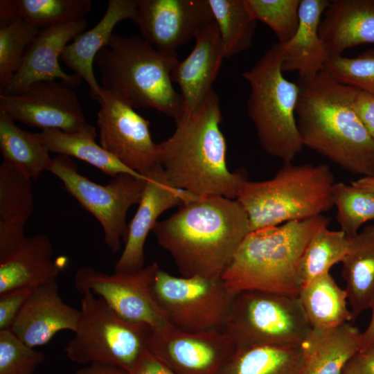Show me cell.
Here are the masks:
<instances>
[{
	"instance_id": "9",
	"label": "cell",
	"mask_w": 374,
	"mask_h": 374,
	"mask_svg": "<svg viewBox=\"0 0 374 374\" xmlns=\"http://www.w3.org/2000/svg\"><path fill=\"white\" fill-rule=\"evenodd\" d=\"M311 328L298 295L247 290L235 294L222 330L235 347L298 346Z\"/></svg>"
},
{
	"instance_id": "24",
	"label": "cell",
	"mask_w": 374,
	"mask_h": 374,
	"mask_svg": "<svg viewBox=\"0 0 374 374\" xmlns=\"http://www.w3.org/2000/svg\"><path fill=\"white\" fill-rule=\"evenodd\" d=\"M329 0H301L299 24L292 39L281 48L283 72L298 71L308 79L324 70L328 60L319 26Z\"/></svg>"
},
{
	"instance_id": "30",
	"label": "cell",
	"mask_w": 374,
	"mask_h": 374,
	"mask_svg": "<svg viewBox=\"0 0 374 374\" xmlns=\"http://www.w3.org/2000/svg\"><path fill=\"white\" fill-rule=\"evenodd\" d=\"M298 296L312 328H334L352 321L346 290L330 272L303 285Z\"/></svg>"
},
{
	"instance_id": "39",
	"label": "cell",
	"mask_w": 374,
	"mask_h": 374,
	"mask_svg": "<svg viewBox=\"0 0 374 374\" xmlns=\"http://www.w3.org/2000/svg\"><path fill=\"white\" fill-rule=\"evenodd\" d=\"M42 352L23 342L11 330H0V374H34Z\"/></svg>"
},
{
	"instance_id": "6",
	"label": "cell",
	"mask_w": 374,
	"mask_h": 374,
	"mask_svg": "<svg viewBox=\"0 0 374 374\" xmlns=\"http://www.w3.org/2000/svg\"><path fill=\"white\" fill-rule=\"evenodd\" d=\"M335 184L326 164L284 163L269 179L246 180L235 199L248 216L251 232L322 215L333 206Z\"/></svg>"
},
{
	"instance_id": "37",
	"label": "cell",
	"mask_w": 374,
	"mask_h": 374,
	"mask_svg": "<svg viewBox=\"0 0 374 374\" xmlns=\"http://www.w3.org/2000/svg\"><path fill=\"white\" fill-rule=\"evenodd\" d=\"M245 3L252 17L272 30L280 45L292 39L299 24L301 0H245Z\"/></svg>"
},
{
	"instance_id": "13",
	"label": "cell",
	"mask_w": 374,
	"mask_h": 374,
	"mask_svg": "<svg viewBox=\"0 0 374 374\" xmlns=\"http://www.w3.org/2000/svg\"><path fill=\"white\" fill-rule=\"evenodd\" d=\"M159 268L158 264L153 262L135 272L108 274L85 267L76 271L75 287L81 294L88 290L99 296L123 319L147 324L153 330L168 323L151 293Z\"/></svg>"
},
{
	"instance_id": "26",
	"label": "cell",
	"mask_w": 374,
	"mask_h": 374,
	"mask_svg": "<svg viewBox=\"0 0 374 374\" xmlns=\"http://www.w3.org/2000/svg\"><path fill=\"white\" fill-rule=\"evenodd\" d=\"M34 209L33 180L2 162L0 166V258L26 238L24 227Z\"/></svg>"
},
{
	"instance_id": "11",
	"label": "cell",
	"mask_w": 374,
	"mask_h": 374,
	"mask_svg": "<svg viewBox=\"0 0 374 374\" xmlns=\"http://www.w3.org/2000/svg\"><path fill=\"white\" fill-rule=\"evenodd\" d=\"M151 293L168 323L190 332L222 330L235 296L221 278L177 277L160 267L154 275Z\"/></svg>"
},
{
	"instance_id": "40",
	"label": "cell",
	"mask_w": 374,
	"mask_h": 374,
	"mask_svg": "<svg viewBox=\"0 0 374 374\" xmlns=\"http://www.w3.org/2000/svg\"><path fill=\"white\" fill-rule=\"evenodd\" d=\"M35 287H19L0 294V330L11 328Z\"/></svg>"
},
{
	"instance_id": "8",
	"label": "cell",
	"mask_w": 374,
	"mask_h": 374,
	"mask_svg": "<svg viewBox=\"0 0 374 374\" xmlns=\"http://www.w3.org/2000/svg\"><path fill=\"white\" fill-rule=\"evenodd\" d=\"M82 295L78 326L64 348L67 357L78 364H107L129 373L147 348L152 328L123 319L90 291Z\"/></svg>"
},
{
	"instance_id": "1",
	"label": "cell",
	"mask_w": 374,
	"mask_h": 374,
	"mask_svg": "<svg viewBox=\"0 0 374 374\" xmlns=\"http://www.w3.org/2000/svg\"><path fill=\"white\" fill-rule=\"evenodd\" d=\"M152 232L181 276L220 278L250 227L236 199L195 196L158 221Z\"/></svg>"
},
{
	"instance_id": "19",
	"label": "cell",
	"mask_w": 374,
	"mask_h": 374,
	"mask_svg": "<svg viewBox=\"0 0 374 374\" xmlns=\"http://www.w3.org/2000/svg\"><path fill=\"white\" fill-rule=\"evenodd\" d=\"M195 41L191 52L185 59L178 61L172 72V82L178 84L183 101L181 119L199 109L213 89L212 85L225 58L215 21L203 28Z\"/></svg>"
},
{
	"instance_id": "44",
	"label": "cell",
	"mask_w": 374,
	"mask_h": 374,
	"mask_svg": "<svg viewBox=\"0 0 374 374\" xmlns=\"http://www.w3.org/2000/svg\"><path fill=\"white\" fill-rule=\"evenodd\" d=\"M73 374H128V372L116 366L92 363L77 370Z\"/></svg>"
},
{
	"instance_id": "46",
	"label": "cell",
	"mask_w": 374,
	"mask_h": 374,
	"mask_svg": "<svg viewBox=\"0 0 374 374\" xmlns=\"http://www.w3.org/2000/svg\"><path fill=\"white\" fill-rule=\"evenodd\" d=\"M372 314L366 329L362 334V346L360 351L368 349L374 344V303L371 308Z\"/></svg>"
},
{
	"instance_id": "10",
	"label": "cell",
	"mask_w": 374,
	"mask_h": 374,
	"mask_svg": "<svg viewBox=\"0 0 374 374\" xmlns=\"http://www.w3.org/2000/svg\"><path fill=\"white\" fill-rule=\"evenodd\" d=\"M49 172L99 222L105 243L116 253L127 233V211L133 205L139 204L145 177L123 173L113 177L107 184L101 185L80 174L70 157L63 154L53 159Z\"/></svg>"
},
{
	"instance_id": "15",
	"label": "cell",
	"mask_w": 374,
	"mask_h": 374,
	"mask_svg": "<svg viewBox=\"0 0 374 374\" xmlns=\"http://www.w3.org/2000/svg\"><path fill=\"white\" fill-rule=\"evenodd\" d=\"M147 348L176 374H219L236 347L221 330L190 332L168 323L152 330Z\"/></svg>"
},
{
	"instance_id": "23",
	"label": "cell",
	"mask_w": 374,
	"mask_h": 374,
	"mask_svg": "<svg viewBox=\"0 0 374 374\" xmlns=\"http://www.w3.org/2000/svg\"><path fill=\"white\" fill-rule=\"evenodd\" d=\"M53 256V244L48 236L26 237L18 247L0 258V294L55 281L60 268Z\"/></svg>"
},
{
	"instance_id": "22",
	"label": "cell",
	"mask_w": 374,
	"mask_h": 374,
	"mask_svg": "<svg viewBox=\"0 0 374 374\" xmlns=\"http://www.w3.org/2000/svg\"><path fill=\"white\" fill-rule=\"evenodd\" d=\"M323 15L319 33L328 59L374 44V0H331Z\"/></svg>"
},
{
	"instance_id": "2",
	"label": "cell",
	"mask_w": 374,
	"mask_h": 374,
	"mask_svg": "<svg viewBox=\"0 0 374 374\" xmlns=\"http://www.w3.org/2000/svg\"><path fill=\"white\" fill-rule=\"evenodd\" d=\"M296 118L303 147L351 173L374 177V139L353 108L359 89L324 70L300 79Z\"/></svg>"
},
{
	"instance_id": "48",
	"label": "cell",
	"mask_w": 374,
	"mask_h": 374,
	"mask_svg": "<svg viewBox=\"0 0 374 374\" xmlns=\"http://www.w3.org/2000/svg\"><path fill=\"white\" fill-rule=\"evenodd\" d=\"M373 346H374V344Z\"/></svg>"
},
{
	"instance_id": "35",
	"label": "cell",
	"mask_w": 374,
	"mask_h": 374,
	"mask_svg": "<svg viewBox=\"0 0 374 374\" xmlns=\"http://www.w3.org/2000/svg\"><path fill=\"white\" fill-rule=\"evenodd\" d=\"M332 204L337 209L340 230L348 237L359 232L366 222L374 220V193L343 182L332 188Z\"/></svg>"
},
{
	"instance_id": "16",
	"label": "cell",
	"mask_w": 374,
	"mask_h": 374,
	"mask_svg": "<svg viewBox=\"0 0 374 374\" xmlns=\"http://www.w3.org/2000/svg\"><path fill=\"white\" fill-rule=\"evenodd\" d=\"M141 37L157 50L177 53L214 22L208 0H136Z\"/></svg>"
},
{
	"instance_id": "41",
	"label": "cell",
	"mask_w": 374,
	"mask_h": 374,
	"mask_svg": "<svg viewBox=\"0 0 374 374\" xmlns=\"http://www.w3.org/2000/svg\"><path fill=\"white\" fill-rule=\"evenodd\" d=\"M353 108L370 135L374 139V96L358 90Z\"/></svg>"
},
{
	"instance_id": "43",
	"label": "cell",
	"mask_w": 374,
	"mask_h": 374,
	"mask_svg": "<svg viewBox=\"0 0 374 374\" xmlns=\"http://www.w3.org/2000/svg\"><path fill=\"white\" fill-rule=\"evenodd\" d=\"M341 374H374V346L353 356Z\"/></svg>"
},
{
	"instance_id": "5",
	"label": "cell",
	"mask_w": 374,
	"mask_h": 374,
	"mask_svg": "<svg viewBox=\"0 0 374 374\" xmlns=\"http://www.w3.org/2000/svg\"><path fill=\"white\" fill-rule=\"evenodd\" d=\"M178 61L177 53L160 51L141 36L117 34L94 60L103 89L121 96L135 109H154L175 123L184 112L172 80Z\"/></svg>"
},
{
	"instance_id": "29",
	"label": "cell",
	"mask_w": 374,
	"mask_h": 374,
	"mask_svg": "<svg viewBox=\"0 0 374 374\" xmlns=\"http://www.w3.org/2000/svg\"><path fill=\"white\" fill-rule=\"evenodd\" d=\"M219 374H305L301 346L236 347Z\"/></svg>"
},
{
	"instance_id": "28",
	"label": "cell",
	"mask_w": 374,
	"mask_h": 374,
	"mask_svg": "<svg viewBox=\"0 0 374 374\" xmlns=\"http://www.w3.org/2000/svg\"><path fill=\"white\" fill-rule=\"evenodd\" d=\"M15 120L0 111V150L3 162L17 169L33 181L49 171L53 159L37 133L26 131Z\"/></svg>"
},
{
	"instance_id": "34",
	"label": "cell",
	"mask_w": 374,
	"mask_h": 374,
	"mask_svg": "<svg viewBox=\"0 0 374 374\" xmlns=\"http://www.w3.org/2000/svg\"><path fill=\"white\" fill-rule=\"evenodd\" d=\"M18 19L43 29L84 20L91 10V0H12Z\"/></svg>"
},
{
	"instance_id": "14",
	"label": "cell",
	"mask_w": 374,
	"mask_h": 374,
	"mask_svg": "<svg viewBox=\"0 0 374 374\" xmlns=\"http://www.w3.org/2000/svg\"><path fill=\"white\" fill-rule=\"evenodd\" d=\"M0 111L15 121L42 130L96 132L73 89L55 80L37 82L16 94L0 93Z\"/></svg>"
},
{
	"instance_id": "7",
	"label": "cell",
	"mask_w": 374,
	"mask_h": 374,
	"mask_svg": "<svg viewBox=\"0 0 374 374\" xmlns=\"http://www.w3.org/2000/svg\"><path fill=\"white\" fill-rule=\"evenodd\" d=\"M281 63L277 42L242 76L250 86L247 112L259 142L284 163L292 162L303 145L296 118L300 87L284 77Z\"/></svg>"
},
{
	"instance_id": "42",
	"label": "cell",
	"mask_w": 374,
	"mask_h": 374,
	"mask_svg": "<svg viewBox=\"0 0 374 374\" xmlns=\"http://www.w3.org/2000/svg\"><path fill=\"white\" fill-rule=\"evenodd\" d=\"M128 374H176L146 348Z\"/></svg>"
},
{
	"instance_id": "27",
	"label": "cell",
	"mask_w": 374,
	"mask_h": 374,
	"mask_svg": "<svg viewBox=\"0 0 374 374\" xmlns=\"http://www.w3.org/2000/svg\"><path fill=\"white\" fill-rule=\"evenodd\" d=\"M348 239L341 275L353 321L374 303V224Z\"/></svg>"
},
{
	"instance_id": "38",
	"label": "cell",
	"mask_w": 374,
	"mask_h": 374,
	"mask_svg": "<svg viewBox=\"0 0 374 374\" xmlns=\"http://www.w3.org/2000/svg\"><path fill=\"white\" fill-rule=\"evenodd\" d=\"M324 71L337 82L374 96V49L355 57H330Z\"/></svg>"
},
{
	"instance_id": "36",
	"label": "cell",
	"mask_w": 374,
	"mask_h": 374,
	"mask_svg": "<svg viewBox=\"0 0 374 374\" xmlns=\"http://www.w3.org/2000/svg\"><path fill=\"white\" fill-rule=\"evenodd\" d=\"M39 30L20 18L0 27V91L20 68L26 49Z\"/></svg>"
},
{
	"instance_id": "12",
	"label": "cell",
	"mask_w": 374,
	"mask_h": 374,
	"mask_svg": "<svg viewBox=\"0 0 374 374\" xmlns=\"http://www.w3.org/2000/svg\"><path fill=\"white\" fill-rule=\"evenodd\" d=\"M96 123L100 145L127 168L145 177L158 163V145L150 122L117 93L101 87Z\"/></svg>"
},
{
	"instance_id": "21",
	"label": "cell",
	"mask_w": 374,
	"mask_h": 374,
	"mask_svg": "<svg viewBox=\"0 0 374 374\" xmlns=\"http://www.w3.org/2000/svg\"><path fill=\"white\" fill-rule=\"evenodd\" d=\"M136 15V0H109L98 23L76 36L62 51L60 60L87 82L93 100H96L101 89L93 68L97 53L109 44L118 23L124 20L135 22Z\"/></svg>"
},
{
	"instance_id": "25",
	"label": "cell",
	"mask_w": 374,
	"mask_h": 374,
	"mask_svg": "<svg viewBox=\"0 0 374 374\" xmlns=\"http://www.w3.org/2000/svg\"><path fill=\"white\" fill-rule=\"evenodd\" d=\"M362 334L350 322L329 328H312L301 344L305 374H341L361 350Z\"/></svg>"
},
{
	"instance_id": "31",
	"label": "cell",
	"mask_w": 374,
	"mask_h": 374,
	"mask_svg": "<svg viewBox=\"0 0 374 374\" xmlns=\"http://www.w3.org/2000/svg\"><path fill=\"white\" fill-rule=\"evenodd\" d=\"M37 135L50 152L82 160L112 178L123 173L142 176L98 145L95 142L96 132L69 133L60 130L45 129Z\"/></svg>"
},
{
	"instance_id": "32",
	"label": "cell",
	"mask_w": 374,
	"mask_h": 374,
	"mask_svg": "<svg viewBox=\"0 0 374 374\" xmlns=\"http://www.w3.org/2000/svg\"><path fill=\"white\" fill-rule=\"evenodd\" d=\"M222 42L225 58L247 50L251 45L257 21L245 0H208Z\"/></svg>"
},
{
	"instance_id": "4",
	"label": "cell",
	"mask_w": 374,
	"mask_h": 374,
	"mask_svg": "<svg viewBox=\"0 0 374 374\" xmlns=\"http://www.w3.org/2000/svg\"><path fill=\"white\" fill-rule=\"evenodd\" d=\"M328 223L319 215L249 232L221 278L235 294L258 290L299 295L303 252L314 234Z\"/></svg>"
},
{
	"instance_id": "47",
	"label": "cell",
	"mask_w": 374,
	"mask_h": 374,
	"mask_svg": "<svg viewBox=\"0 0 374 374\" xmlns=\"http://www.w3.org/2000/svg\"><path fill=\"white\" fill-rule=\"evenodd\" d=\"M350 184L355 186L374 193V177H362L357 180L353 181Z\"/></svg>"
},
{
	"instance_id": "33",
	"label": "cell",
	"mask_w": 374,
	"mask_h": 374,
	"mask_svg": "<svg viewBox=\"0 0 374 374\" xmlns=\"http://www.w3.org/2000/svg\"><path fill=\"white\" fill-rule=\"evenodd\" d=\"M349 246L348 237L341 230L322 227L312 237L300 262L302 286L317 276L329 273L330 268L341 262Z\"/></svg>"
},
{
	"instance_id": "3",
	"label": "cell",
	"mask_w": 374,
	"mask_h": 374,
	"mask_svg": "<svg viewBox=\"0 0 374 374\" xmlns=\"http://www.w3.org/2000/svg\"><path fill=\"white\" fill-rule=\"evenodd\" d=\"M222 121L220 98L213 89L199 109L176 122L168 139L157 143L159 163L175 187L197 196L236 199L247 179L227 166Z\"/></svg>"
},
{
	"instance_id": "20",
	"label": "cell",
	"mask_w": 374,
	"mask_h": 374,
	"mask_svg": "<svg viewBox=\"0 0 374 374\" xmlns=\"http://www.w3.org/2000/svg\"><path fill=\"white\" fill-rule=\"evenodd\" d=\"M80 310L65 303L56 281L35 287L11 330L26 344L35 348L48 344L59 332L77 330Z\"/></svg>"
},
{
	"instance_id": "45",
	"label": "cell",
	"mask_w": 374,
	"mask_h": 374,
	"mask_svg": "<svg viewBox=\"0 0 374 374\" xmlns=\"http://www.w3.org/2000/svg\"><path fill=\"white\" fill-rule=\"evenodd\" d=\"M17 17L12 0L0 1V27L5 26L15 20Z\"/></svg>"
},
{
	"instance_id": "17",
	"label": "cell",
	"mask_w": 374,
	"mask_h": 374,
	"mask_svg": "<svg viewBox=\"0 0 374 374\" xmlns=\"http://www.w3.org/2000/svg\"><path fill=\"white\" fill-rule=\"evenodd\" d=\"M138 208L128 225L125 247L114 271L132 273L144 267V246L147 237L166 211L179 206L195 195L175 187L158 163L145 176Z\"/></svg>"
},
{
	"instance_id": "18",
	"label": "cell",
	"mask_w": 374,
	"mask_h": 374,
	"mask_svg": "<svg viewBox=\"0 0 374 374\" xmlns=\"http://www.w3.org/2000/svg\"><path fill=\"white\" fill-rule=\"evenodd\" d=\"M87 26L84 19L41 29L26 49L20 68L0 93H19L35 82L56 79L73 89L78 87L82 79L75 73H65L58 60L69 41Z\"/></svg>"
}]
</instances>
